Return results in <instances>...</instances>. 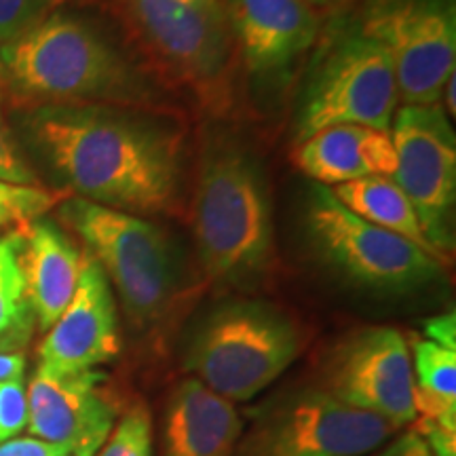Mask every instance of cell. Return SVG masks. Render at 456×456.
Instances as JSON below:
<instances>
[{
    "label": "cell",
    "mask_w": 456,
    "mask_h": 456,
    "mask_svg": "<svg viewBox=\"0 0 456 456\" xmlns=\"http://www.w3.org/2000/svg\"><path fill=\"white\" fill-rule=\"evenodd\" d=\"M24 135L45 167L85 201L135 216L174 203L182 135L114 104H45L24 114Z\"/></svg>",
    "instance_id": "obj_1"
},
{
    "label": "cell",
    "mask_w": 456,
    "mask_h": 456,
    "mask_svg": "<svg viewBox=\"0 0 456 456\" xmlns=\"http://www.w3.org/2000/svg\"><path fill=\"white\" fill-rule=\"evenodd\" d=\"M7 87L45 104L142 106L151 98L131 61L83 17L53 11L0 47Z\"/></svg>",
    "instance_id": "obj_2"
},
{
    "label": "cell",
    "mask_w": 456,
    "mask_h": 456,
    "mask_svg": "<svg viewBox=\"0 0 456 456\" xmlns=\"http://www.w3.org/2000/svg\"><path fill=\"white\" fill-rule=\"evenodd\" d=\"M273 205L258 159L241 144L208 146L192 205V232L209 277L245 283L262 275L273 256Z\"/></svg>",
    "instance_id": "obj_3"
},
{
    "label": "cell",
    "mask_w": 456,
    "mask_h": 456,
    "mask_svg": "<svg viewBox=\"0 0 456 456\" xmlns=\"http://www.w3.org/2000/svg\"><path fill=\"white\" fill-rule=\"evenodd\" d=\"M302 351L298 323L277 306L235 300L199 323L184 363L197 380L228 402H248L294 363Z\"/></svg>",
    "instance_id": "obj_4"
},
{
    "label": "cell",
    "mask_w": 456,
    "mask_h": 456,
    "mask_svg": "<svg viewBox=\"0 0 456 456\" xmlns=\"http://www.w3.org/2000/svg\"><path fill=\"white\" fill-rule=\"evenodd\" d=\"M60 218L83 239L87 254L114 285L135 326L163 317L180 285V269L169 237L144 216L68 199Z\"/></svg>",
    "instance_id": "obj_5"
},
{
    "label": "cell",
    "mask_w": 456,
    "mask_h": 456,
    "mask_svg": "<svg viewBox=\"0 0 456 456\" xmlns=\"http://www.w3.org/2000/svg\"><path fill=\"white\" fill-rule=\"evenodd\" d=\"M306 231L319 256L346 281L368 292L410 294L442 275L444 262L408 239L359 218L328 186L313 188L306 205Z\"/></svg>",
    "instance_id": "obj_6"
},
{
    "label": "cell",
    "mask_w": 456,
    "mask_h": 456,
    "mask_svg": "<svg viewBox=\"0 0 456 456\" xmlns=\"http://www.w3.org/2000/svg\"><path fill=\"white\" fill-rule=\"evenodd\" d=\"M393 431L385 419L326 389H306L260 414L239 456H363Z\"/></svg>",
    "instance_id": "obj_7"
},
{
    "label": "cell",
    "mask_w": 456,
    "mask_h": 456,
    "mask_svg": "<svg viewBox=\"0 0 456 456\" xmlns=\"http://www.w3.org/2000/svg\"><path fill=\"white\" fill-rule=\"evenodd\" d=\"M399 91L391 57L366 32L345 38L319 66L302 102L298 142L334 125L391 131Z\"/></svg>",
    "instance_id": "obj_8"
},
{
    "label": "cell",
    "mask_w": 456,
    "mask_h": 456,
    "mask_svg": "<svg viewBox=\"0 0 456 456\" xmlns=\"http://www.w3.org/2000/svg\"><path fill=\"white\" fill-rule=\"evenodd\" d=\"M391 178L410 199L427 239L448 260L456 197V140L440 104H403L393 117Z\"/></svg>",
    "instance_id": "obj_9"
},
{
    "label": "cell",
    "mask_w": 456,
    "mask_h": 456,
    "mask_svg": "<svg viewBox=\"0 0 456 456\" xmlns=\"http://www.w3.org/2000/svg\"><path fill=\"white\" fill-rule=\"evenodd\" d=\"M363 32L389 53L403 104H440L456 66L452 0H389L370 13Z\"/></svg>",
    "instance_id": "obj_10"
},
{
    "label": "cell",
    "mask_w": 456,
    "mask_h": 456,
    "mask_svg": "<svg viewBox=\"0 0 456 456\" xmlns=\"http://www.w3.org/2000/svg\"><path fill=\"white\" fill-rule=\"evenodd\" d=\"M129 15L151 53L171 77L199 94H212L232 49L222 0H127Z\"/></svg>",
    "instance_id": "obj_11"
},
{
    "label": "cell",
    "mask_w": 456,
    "mask_h": 456,
    "mask_svg": "<svg viewBox=\"0 0 456 456\" xmlns=\"http://www.w3.org/2000/svg\"><path fill=\"white\" fill-rule=\"evenodd\" d=\"M328 393L385 419L393 429L412 423L414 370L395 328H363L336 346L326 368Z\"/></svg>",
    "instance_id": "obj_12"
},
{
    "label": "cell",
    "mask_w": 456,
    "mask_h": 456,
    "mask_svg": "<svg viewBox=\"0 0 456 456\" xmlns=\"http://www.w3.org/2000/svg\"><path fill=\"white\" fill-rule=\"evenodd\" d=\"M117 408L94 370L55 376L37 370L28 387L32 437L70 448L74 456H98L114 429Z\"/></svg>",
    "instance_id": "obj_13"
},
{
    "label": "cell",
    "mask_w": 456,
    "mask_h": 456,
    "mask_svg": "<svg viewBox=\"0 0 456 456\" xmlns=\"http://www.w3.org/2000/svg\"><path fill=\"white\" fill-rule=\"evenodd\" d=\"M38 370L64 376L87 372L118 355V315L110 281L102 266L85 254L81 279L70 305L47 330Z\"/></svg>",
    "instance_id": "obj_14"
},
{
    "label": "cell",
    "mask_w": 456,
    "mask_h": 456,
    "mask_svg": "<svg viewBox=\"0 0 456 456\" xmlns=\"http://www.w3.org/2000/svg\"><path fill=\"white\" fill-rule=\"evenodd\" d=\"M231 30L254 72L288 68L315 41L319 21L306 0H222Z\"/></svg>",
    "instance_id": "obj_15"
},
{
    "label": "cell",
    "mask_w": 456,
    "mask_h": 456,
    "mask_svg": "<svg viewBox=\"0 0 456 456\" xmlns=\"http://www.w3.org/2000/svg\"><path fill=\"white\" fill-rule=\"evenodd\" d=\"M243 420L232 402L186 379L171 391L163 420V456H232Z\"/></svg>",
    "instance_id": "obj_16"
},
{
    "label": "cell",
    "mask_w": 456,
    "mask_h": 456,
    "mask_svg": "<svg viewBox=\"0 0 456 456\" xmlns=\"http://www.w3.org/2000/svg\"><path fill=\"white\" fill-rule=\"evenodd\" d=\"M21 273L32 315L41 330H49L70 305L81 279L85 254L55 222L37 218L24 226Z\"/></svg>",
    "instance_id": "obj_17"
},
{
    "label": "cell",
    "mask_w": 456,
    "mask_h": 456,
    "mask_svg": "<svg viewBox=\"0 0 456 456\" xmlns=\"http://www.w3.org/2000/svg\"><path fill=\"white\" fill-rule=\"evenodd\" d=\"M296 165L317 184L334 188L370 175H393L395 151L389 131L334 125L298 142Z\"/></svg>",
    "instance_id": "obj_18"
},
{
    "label": "cell",
    "mask_w": 456,
    "mask_h": 456,
    "mask_svg": "<svg viewBox=\"0 0 456 456\" xmlns=\"http://www.w3.org/2000/svg\"><path fill=\"white\" fill-rule=\"evenodd\" d=\"M330 191L359 218L408 239V241L419 245L420 249H425L427 254H431L433 258L446 265V258L437 254L429 239H427L410 199L403 195V191L395 184L391 175H370V178L338 184L330 188Z\"/></svg>",
    "instance_id": "obj_19"
},
{
    "label": "cell",
    "mask_w": 456,
    "mask_h": 456,
    "mask_svg": "<svg viewBox=\"0 0 456 456\" xmlns=\"http://www.w3.org/2000/svg\"><path fill=\"white\" fill-rule=\"evenodd\" d=\"M21 237L0 239V353L24 345L32 330V309L21 273Z\"/></svg>",
    "instance_id": "obj_20"
},
{
    "label": "cell",
    "mask_w": 456,
    "mask_h": 456,
    "mask_svg": "<svg viewBox=\"0 0 456 456\" xmlns=\"http://www.w3.org/2000/svg\"><path fill=\"white\" fill-rule=\"evenodd\" d=\"M416 389L456 402V351L431 340L414 342Z\"/></svg>",
    "instance_id": "obj_21"
},
{
    "label": "cell",
    "mask_w": 456,
    "mask_h": 456,
    "mask_svg": "<svg viewBox=\"0 0 456 456\" xmlns=\"http://www.w3.org/2000/svg\"><path fill=\"white\" fill-rule=\"evenodd\" d=\"M60 195L43 186L11 184L0 180V228L28 226L55 208Z\"/></svg>",
    "instance_id": "obj_22"
},
{
    "label": "cell",
    "mask_w": 456,
    "mask_h": 456,
    "mask_svg": "<svg viewBox=\"0 0 456 456\" xmlns=\"http://www.w3.org/2000/svg\"><path fill=\"white\" fill-rule=\"evenodd\" d=\"M98 456H152V419L148 410L131 408L108 436Z\"/></svg>",
    "instance_id": "obj_23"
},
{
    "label": "cell",
    "mask_w": 456,
    "mask_h": 456,
    "mask_svg": "<svg viewBox=\"0 0 456 456\" xmlns=\"http://www.w3.org/2000/svg\"><path fill=\"white\" fill-rule=\"evenodd\" d=\"M64 0H0V47L57 11Z\"/></svg>",
    "instance_id": "obj_24"
},
{
    "label": "cell",
    "mask_w": 456,
    "mask_h": 456,
    "mask_svg": "<svg viewBox=\"0 0 456 456\" xmlns=\"http://www.w3.org/2000/svg\"><path fill=\"white\" fill-rule=\"evenodd\" d=\"M28 427V391L24 379L0 380V444L13 440Z\"/></svg>",
    "instance_id": "obj_25"
},
{
    "label": "cell",
    "mask_w": 456,
    "mask_h": 456,
    "mask_svg": "<svg viewBox=\"0 0 456 456\" xmlns=\"http://www.w3.org/2000/svg\"><path fill=\"white\" fill-rule=\"evenodd\" d=\"M0 180L11 182V184L38 186L37 174L21 155L20 144L4 123L3 114H0Z\"/></svg>",
    "instance_id": "obj_26"
},
{
    "label": "cell",
    "mask_w": 456,
    "mask_h": 456,
    "mask_svg": "<svg viewBox=\"0 0 456 456\" xmlns=\"http://www.w3.org/2000/svg\"><path fill=\"white\" fill-rule=\"evenodd\" d=\"M70 448L37 437H17L0 444V456H68Z\"/></svg>",
    "instance_id": "obj_27"
},
{
    "label": "cell",
    "mask_w": 456,
    "mask_h": 456,
    "mask_svg": "<svg viewBox=\"0 0 456 456\" xmlns=\"http://www.w3.org/2000/svg\"><path fill=\"white\" fill-rule=\"evenodd\" d=\"M427 340L436 342V345L446 346V349L456 351V317L454 313H446V315L433 317L425 326Z\"/></svg>",
    "instance_id": "obj_28"
},
{
    "label": "cell",
    "mask_w": 456,
    "mask_h": 456,
    "mask_svg": "<svg viewBox=\"0 0 456 456\" xmlns=\"http://www.w3.org/2000/svg\"><path fill=\"white\" fill-rule=\"evenodd\" d=\"M383 456H433L425 440L416 433H406L385 450Z\"/></svg>",
    "instance_id": "obj_29"
},
{
    "label": "cell",
    "mask_w": 456,
    "mask_h": 456,
    "mask_svg": "<svg viewBox=\"0 0 456 456\" xmlns=\"http://www.w3.org/2000/svg\"><path fill=\"white\" fill-rule=\"evenodd\" d=\"M26 359L20 353H0V380L24 379Z\"/></svg>",
    "instance_id": "obj_30"
},
{
    "label": "cell",
    "mask_w": 456,
    "mask_h": 456,
    "mask_svg": "<svg viewBox=\"0 0 456 456\" xmlns=\"http://www.w3.org/2000/svg\"><path fill=\"white\" fill-rule=\"evenodd\" d=\"M7 89V77H4V66H3V60H0V94Z\"/></svg>",
    "instance_id": "obj_31"
},
{
    "label": "cell",
    "mask_w": 456,
    "mask_h": 456,
    "mask_svg": "<svg viewBox=\"0 0 456 456\" xmlns=\"http://www.w3.org/2000/svg\"><path fill=\"white\" fill-rule=\"evenodd\" d=\"M309 4H328V3H345V0H306Z\"/></svg>",
    "instance_id": "obj_32"
}]
</instances>
